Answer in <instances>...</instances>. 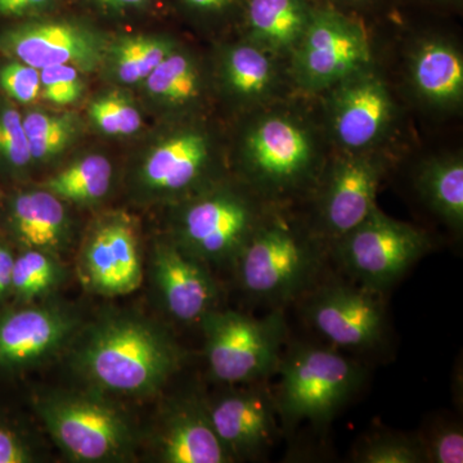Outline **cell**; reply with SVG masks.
Segmentation results:
<instances>
[{
  "label": "cell",
  "instance_id": "16",
  "mask_svg": "<svg viewBox=\"0 0 463 463\" xmlns=\"http://www.w3.org/2000/svg\"><path fill=\"white\" fill-rule=\"evenodd\" d=\"M145 112L160 123L205 116L214 94L210 65L179 43L134 90Z\"/></svg>",
  "mask_w": 463,
  "mask_h": 463
},
{
  "label": "cell",
  "instance_id": "19",
  "mask_svg": "<svg viewBox=\"0 0 463 463\" xmlns=\"http://www.w3.org/2000/svg\"><path fill=\"white\" fill-rule=\"evenodd\" d=\"M151 260L161 301L174 318L200 322L215 309L218 286L206 264L185 254L170 239L155 242Z\"/></svg>",
  "mask_w": 463,
  "mask_h": 463
},
{
  "label": "cell",
  "instance_id": "9",
  "mask_svg": "<svg viewBox=\"0 0 463 463\" xmlns=\"http://www.w3.org/2000/svg\"><path fill=\"white\" fill-rule=\"evenodd\" d=\"M36 412L54 443L75 462H116L132 453L136 434L123 412L96 395L53 392Z\"/></svg>",
  "mask_w": 463,
  "mask_h": 463
},
{
  "label": "cell",
  "instance_id": "8",
  "mask_svg": "<svg viewBox=\"0 0 463 463\" xmlns=\"http://www.w3.org/2000/svg\"><path fill=\"white\" fill-rule=\"evenodd\" d=\"M11 23L0 29L3 54L38 70L70 65L85 75L99 71L112 33L71 8Z\"/></svg>",
  "mask_w": 463,
  "mask_h": 463
},
{
  "label": "cell",
  "instance_id": "2",
  "mask_svg": "<svg viewBox=\"0 0 463 463\" xmlns=\"http://www.w3.org/2000/svg\"><path fill=\"white\" fill-rule=\"evenodd\" d=\"M225 157L205 116L167 121L134 152L125 182L134 203L173 206L225 178Z\"/></svg>",
  "mask_w": 463,
  "mask_h": 463
},
{
  "label": "cell",
  "instance_id": "39",
  "mask_svg": "<svg viewBox=\"0 0 463 463\" xmlns=\"http://www.w3.org/2000/svg\"><path fill=\"white\" fill-rule=\"evenodd\" d=\"M36 456L25 435L0 420V463H30Z\"/></svg>",
  "mask_w": 463,
  "mask_h": 463
},
{
  "label": "cell",
  "instance_id": "10",
  "mask_svg": "<svg viewBox=\"0 0 463 463\" xmlns=\"http://www.w3.org/2000/svg\"><path fill=\"white\" fill-rule=\"evenodd\" d=\"M206 358L215 380L246 383L263 380L277 370L286 336L282 312L265 318L210 310L201 318Z\"/></svg>",
  "mask_w": 463,
  "mask_h": 463
},
{
  "label": "cell",
  "instance_id": "17",
  "mask_svg": "<svg viewBox=\"0 0 463 463\" xmlns=\"http://www.w3.org/2000/svg\"><path fill=\"white\" fill-rule=\"evenodd\" d=\"M376 294L364 288L326 286L307 303V319L335 345L370 349L383 340L386 330L385 310Z\"/></svg>",
  "mask_w": 463,
  "mask_h": 463
},
{
  "label": "cell",
  "instance_id": "12",
  "mask_svg": "<svg viewBox=\"0 0 463 463\" xmlns=\"http://www.w3.org/2000/svg\"><path fill=\"white\" fill-rule=\"evenodd\" d=\"M325 93L323 132L336 151H371L386 138L395 103L373 65L346 76Z\"/></svg>",
  "mask_w": 463,
  "mask_h": 463
},
{
  "label": "cell",
  "instance_id": "1",
  "mask_svg": "<svg viewBox=\"0 0 463 463\" xmlns=\"http://www.w3.org/2000/svg\"><path fill=\"white\" fill-rule=\"evenodd\" d=\"M245 116L233 147L239 179L264 201L313 187L325 167L323 128L281 100Z\"/></svg>",
  "mask_w": 463,
  "mask_h": 463
},
{
  "label": "cell",
  "instance_id": "35",
  "mask_svg": "<svg viewBox=\"0 0 463 463\" xmlns=\"http://www.w3.org/2000/svg\"><path fill=\"white\" fill-rule=\"evenodd\" d=\"M80 11L96 20L129 21L156 16L166 0H74Z\"/></svg>",
  "mask_w": 463,
  "mask_h": 463
},
{
  "label": "cell",
  "instance_id": "30",
  "mask_svg": "<svg viewBox=\"0 0 463 463\" xmlns=\"http://www.w3.org/2000/svg\"><path fill=\"white\" fill-rule=\"evenodd\" d=\"M62 273L54 254L24 249L20 255L14 257L11 294L16 295L21 301L36 300L56 288Z\"/></svg>",
  "mask_w": 463,
  "mask_h": 463
},
{
  "label": "cell",
  "instance_id": "20",
  "mask_svg": "<svg viewBox=\"0 0 463 463\" xmlns=\"http://www.w3.org/2000/svg\"><path fill=\"white\" fill-rule=\"evenodd\" d=\"M213 428L234 458H254L277 434L274 397L261 388L236 390L207 404Z\"/></svg>",
  "mask_w": 463,
  "mask_h": 463
},
{
  "label": "cell",
  "instance_id": "42",
  "mask_svg": "<svg viewBox=\"0 0 463 463\" xmlns=\"http://www.w3.org/2000/svg\"><path fill=\"white\" fill-rule=\"evenodd\" d=\"M412 2L419 3L423 7L434 9V11L446 12V14H450V12L457 14L461 11L463 5V0H412Z\"/></svg>",
  "mask_w": 463,
  "mask_h": 463
},
{
  "label": "cell",
  "instance_id": "22",
  "mask_svg": "<svg viewBox=\"0 0 463 463\" xmlns=\"http://www.w3.org/2000/svg\"><path fill=\"white\" fill-rule=\"evenodd\" d=\"M408 79L417 99L435 111L450 112L463 100V57L449 38L426 33L408 57Z\"/></svg>",
  "mask_w": 463,
  "mask_h": 463
},
{
  "label": "cell",
  "instance_id": "31",
  "mask_svg": "<svg viewBox=\"0 0 463 463\" xmlns=\"http://www.w3.org/2000/svg\"><path fill=\"white\" fill-rule=\"evenodd\" d=\"M167 5L191 25L206 32L236 29L243 0H166Z\"/></svg>",
  "mask_w": 463,
  "mask_h": 463
},
{
  "label": "cell",
  "instance_id": "26",
  "mask_svg": "<svg viewBox=\"0 0 463 463\" xmlns=\"http://www.w3.org/2000/svg\"><path fill=\"white\" fill-rule=\"evenodd\" d=\"M33 166L48 165L66 155L85 133V118L74 109H48L30 106L23 112Z\"/></svg>",
  "mask_w": 463,
  "mask_h": 463
},
{
  "label": "cell",
  "instance_id": "28",
  "mask_svg": "<svg viewBox=\"0 0 463 463\" xmlns=\"http://www.w3.org/2000/svg\"><path fill=\"white\" fill-rule=\"evenodd\" d=\"M112 183L114 165L109 157L99 152H88L52 174L41 187L66 203L94 206L109 196Z\"/></svg>",
  "mask_w": 463,
  "mask_h": 463
},
{
  "label": "cell",
  "instance_id": "29",
  "mask_svg": "<svg viewBox=\"0 0 463 463\" xmlns=\"http://www.w3.org/2000/svg\"><path fill=\"white\" fill-rule=\"evenodd\" d=\"M143 116L145 109L133 90L108 85L88 100L85 123L105 138L128 141L145 132Z\"/></svg>",
  "mask_w": 463,
  "mask_h": 463
},
{
  "label": "cell",
  "instance_id": "40",
  "mask_svg": "<svg viewBox=\"0 0 463 463\" xmlns=\"http://www.w3.org/2000/svg\"><path fill=\"white\" fill-rule=\"evenodd\" d=\"M318 5H330V7L341 9L347 14H355L364 20L365 14L383 11L394 5L395 0H315Z\"/></svg>",
  "mask_w": 463,
  "mask_h": 463
},
{
  "label": "cell",
  "instance_id": "6",
  "mask_svg": "<svg viewBox=\"0 0 463 463\" xmlns=\"http://www.w3.org/2000/svg\"><path fill=\"white\" fill-rule=\"evenodd\" d=\"M279 388L274 401L285 422H323L355 394L364 371L340 353L300 344L279 358Z\"/></svg>",
  "mask_w": 463,
  "mask_h": 463
},
{
  "label": "cell",
  "instance_id": "11",
  "mask_svg": "<svg viewBox=\"0 0 463 463\" xmlns=\"http://www.w3.org/2000/svg\"><path fill=\"white\" fill-rule=\"evenodd\" d=\"M335 243L347 273L373 292L394 285L431 248L425 232L390 218L377 206Z\"/></svg>",
  "mask_w": 463,
  "mask_h": 463
},
{
  "label": "cell",
  "instance_id": "33",
  "mask_svg": "<svg viewBox=\"0 0 463 463\" xmlns=\"http://www.w3.org/2000/svg\"><path fill=\"white\" fill-rule=\"evenodd\" d=\"M354 459L362 463H422L426 455L422 439L385 434L368 439Z\"/></svg>",
  "mask_w": 463,
  "mask_h": 463
},
{
  "label": "cell",
  "instance_id": "24",
  "mask_svg": "<svg viewBox=\"0 0 463 463\" xmlns=\"http://www.w3.org/2000/svg\"><path fill=\"white\" fill-rule=\"evenodd\" d=\"M315 0H243L240 36L288 60L306 32Z\"/></svg>",
  "mask_w": 463,
  "mask_h": 463
},
{
  "label": "cell",
  "instance_id": "23",
  "mask_svg": "<svg viewBox=\"0 0 463 463\" xmlns=\"http://www.w3.org/2000/svg\"><path fill=\"white\" fill-rule=\"evenodd\" d=\"M7 224L24 249L57 254L72 236V219L65 201L43 187L17 192L8 200Z\"/></svg>",
  "mask_w": 463,
  "mask_h": 463
},
{
  "label": "cell",
  "instance_id": "38",
  "mask_svg": "<svg viewBox=\"0 0 463 463\" xmlns=\"http://www.w3.org/2000/svg\"><path fill=\"white\" fill-rule=\"evenodd\" d=\"M74 0H0V18L17 21L71 8Z\"/></svg>",
  "mask_w": 463,
  "mask_h": 463
},
{
  "label": "cell",
  "instance_id": "25",
  "mask_svg": "<svg viewBox=\"0 0 463 463\" xmlns=\"http://www.w3.org/2000/svg\"><path fill=\"white\" fill-rule=\"evenodd\" d=\"M179 43L169 33H112L99 74L108 85L134 91Z\"/></svg>",
  "mask_w": 463,
  "mask_h": 463
},
{
  "label": "cell",
  "instance_id": "4",
  "mask_svg": "<svg viewBox=\"0 0 463 463\" xmlns=\"http://www.w3.org/2000/svg\"><path fill=\"white\" fill-rule=\"evenodd\" d=\"M172 207L169 239L206 265H234L267 213L263 199L228 176Z\"/></svg>",
  "mask_w": 463,
  "mask_h": 463
},
{
  "label": "cell",
  "instance_id": "41",
  "mask_svg": "<svg viewBox=\"0 0 463 463\" xmlns=\"http://www.w3.org/2000/svg\"><path fill=\"white\" fill-rule=\"evenodd\" d=\"M14 261V252L8 245L0 241V300L11 294Z\"/></svg>",
  "mask_w": 463,
  "mask_h": 463
},
{
  "label": "cell",
  "instance_id": "14",
  "mask_svg": "<svg viewBox=\"0 0 463 463\" xmlns=\"http://www.w3.org/2000/svg\"><path fill=\"white\" fill-rule=\"evenodd\" d=\"M79 274L88 288L105 297L128 295L141 286V243L132 215L114 210L91 222L79 252Z\"/></svg>",
  "mask_w": 463,
  "mask_h": 463
},
{
  "label": "cell",
  "instance_id": "5",
  "mask_svg": "<svg viewBox=\"0 0 463 463\" xmlns=\"http://www.w3.org/2000/svg\"><path fill=\"white\" fill-rule=\"evenodd\" d=\"M315 239L282 215L265 213L234 267L250 297L286 303L307 288L318 270Z\"/></svg>",
  "mask_w": 463,
  "mask_h": 463
},
{
  "label": "cell",
  "instance_id": "18",
  "mask_svg": "<svg viewBox=\"0 0 463 463\" xmlns=\"http://www.w3.org/2000/svg\"><path fill=\"white\" fill-rule=\"evenodd\" d=\"M78 321L56 306L27 307L0 313V373H23L65 345Z\"/></svg>",
  "mask_w": 463,
  "mask_h": 463
},
{
  "label": "cell",
  "instance_id": "37",
  "mask_svg": "<svg viewBox=\"0 0 463 463\" xmlns=\"http://www.w3.org/2000/svg\"><path fill=\"white\" fill-rule=\"evenodd\" d=\"M426 462L462 463L463 432L456 423H446L432 430L428 440H423Z\"/></svg>",
  "mask_w": 463,
  "mask_h": 463
},
{
  "label": "cell",
  "instance_id": "13",
  "mask_svg": "<svg viewBox=\"0 0 463 463\" xmlns=\"http://www.w3.org/2000/svg\"><path fill=\"white\" fill-rule=\"evenodd\" d=\"M385 155L377 149L340 152L323 167L317 182V221L332 241L352 231L376 206V194L388 172Z\"/></svg>",
  "mask_w": 463,
  "mask_h": 463
},
{
  "label": "cell",
  "instance_id": "34",
  "mask_svg": "<svg viewBox=\"0 0 463 463\" xmlns=\"http://www.w3.org/2000/svg\"><path fill=\"white\" fill-rule=\"evenodd\" d=\"M84 72L70 65L45 67L41 70V99L57 108L80 102L87 91Z\"/></svg>",
  "mask_w": 463,
  "mask_h": 463
},
{
  "label": "cell",
  "instance_id": "3",
  "mask_svg": "<svg viewBox=\"0 0 463 463\" xmlns=\"http://www.w3.org/2000/svg\"><path fill=\"white\" fill-rule=\"evenodd\" d=\"M181 359V350L164 328L123 313L105 317L87 332L75 365L103 392L148 395L165 385Z\"/></svg>",
  "mask_w": 463,
  "mask_h": 463
},
{
  "label": "cell",
  "instance_id": "7",
  "mask_svg": "<svg viewBox=\"0 0 463 463\" xmlns=\"http://www.w3.org/2000/svg\"><path fill=\"white\" fill-rule=\"evenodd\" d=\"M373 65L364 20L317 3L306 32L289 53L292 84L307 94H321L346 76Z\"/></svg>",
  "mask_w": 463,
  "mask_h": 463
},
{
  "label": "cell",
  "instance_id": "27",
  "mask_svg": "<svg viewBox=\"0 0 463 463\" xmlns=\"http://www.w3.org/2000/svg\"><path fill=\"white\" fill-rule=\"evenodd\" d=\"M420 196L450 228L463 227V158L458 152L429 158L416 175Z\"/></svg>",
  "mask_w": 463,
  "mask_h": 463
},
{
  "label": "cell",
  "instance_id": "32",
  "mask_svg": "<svg viewBox=\"0 0 463 463\" xmlns=\"http://www.w3.org/2000/svg\"><path fill=\"white\" fill-rule=\"evenodd\" d=\"M0 161L18 175H25L33 167L23 114L8 100H0Z\"/></svg>",
  "mask_w": 463,
  "mask_h": 463
},
{
  "label": "cell",
  "instance_id": "36",
  "mask_svg": "<svg viewBox=\"0 0 463 463\" xmlns=\"http://www.w3.org/2000/svg\"><path fill=\"white\" fill-rule=\"evenodd\" d=\"M0 90L18 105L33 106L41 99V70L9 58L0 66Z\"/></svg>",
  "mask_w": 463,
  "mask_h": 463
},
{
  "label": "cell",
  "instance_id": "15",
  "mask_svg": "<svg viewBox=\"0 0 463 463\" xmlns=\"http://www.w3.org/2000/svg\"><path fill=\"white\" fill-rule=\"evenodd\" d=\"M210 65L215 96L243 115L279 102L288 80V60L239 36L222 43Z\"/></svg>",
  "mask_w": 463,
  "mask_h": 463
},
{
  "label": "cell",
  "instance_id": "21",
  "mask_svg": "<svg viewBox=\"0 0 463 463\" xmlns=\"http://www.w3.org/2000/svg\"><path fill=\"white\" fill-rule=\"evenodd\" d=\"M157 456L165 463L234 461L213 428L207 404L199 399H178L167 405L155 438Z\"/></svg>",
  "mask_w": 463,
  "mask_h": 463
}]
</instances>
